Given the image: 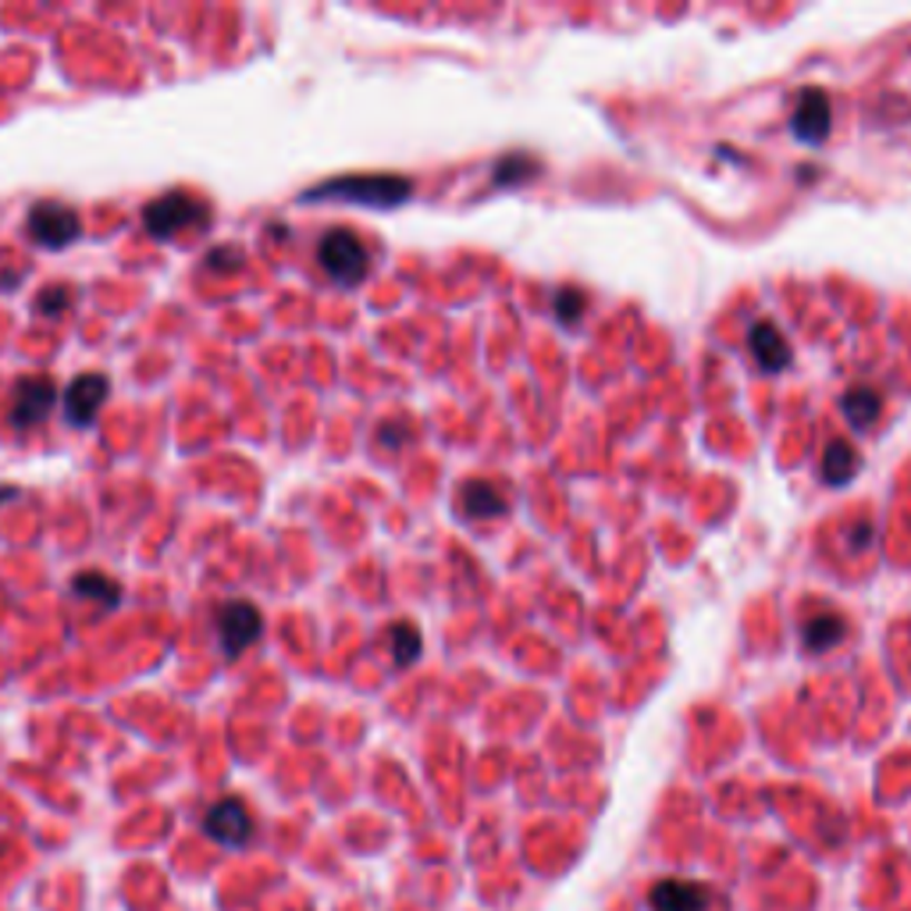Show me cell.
<instances>
[{
	"instance_id": "1",
	"label": "cell",
	"mask_w": 911,
	"mask_h": 911,
	"mask_svg": "<svg viewBox=\"0 0 911 911\" xmlns=\"http://www.w3.org/2000/svg\"><path fill=\"white\" fill-rule=\"evenodd\" d=\"M324 196L350 199V204H371V207H395L410 196V182L395 175H350V178H332L306 193V199H324Z\"/></svg>"
},
{
	"instance_id": "2",
	"label": "cell",
	"mask_w": 911,
	"mask_h": 911,
	"mask_svg": "<svg viewBox=\"0 0 911 911\" xmlns=\"http://www.w3.org/2000/svg\"><path fill=\"white\" fill-rule=\"evenodd\" d=\"M143 222H147V232L154 235V239H168V235H178L186 228L210 225V207L189 193H168L143 210Z\"/></svg>"
},
{
	"instance_id": "3",
	"label": "cell",
	"mask_w": 911,
	"mask_h": 911,
	"mask_svg": "<svg viewBox=\"0 0 911 911\" xmlns=\"http://www.w3.org/2000/svg\"><path fill=\"white\" fill-rule=\"evenodd\" d=\"M317 257H321V267L332 275L335 282L342 285H356L363 282V275H368V267H371V257H368V246H363L353 232H345V228H335V232H327L321 246H317Z\"/></svg>"
},
{
	"instance_id": "4",
	"label": "cell",
	"mask_w": 911,
	"mask_h": 911,
	"mask_svg": "<svg viewBox=\"0 0 911 911\" xmlns=\"http://www.w3.org/2000/svg\"><path fill=\"white\" fill-rule=\"evenodd\" d=\"M26 232H29V239L36 246H43V249H65L79 239V214L65 207V204H50V199H43V204H36L26 217Z\"/></svg>"
},
{
	"instance_id": "5",
	"label": "cell",
	"mask_w": 911,
	"mask_h": 911,
	"mask_svg": "<svg viewBox=\"0 0 911 911\" xmlns=\"http://www.w3.org/2000/svg\"><path fill=\"white\" fill-rule=\"evenodd\" d=\"M58 403V389L47 374H32L26 381H18L14 399H11V424L14 428H36L43 417Z\"/></svg>"
},
{
	"instance_id": "6",
	"label": "cell",
	"mask_w": 911,
	"mask_h": 911,
	"mask_svg": "<svg viewBox=\"0 0 911 911\" xmlns=\"http://www.w3.org/2000/svg\"><path fill=\"white\" fill-rule=\"evenodd\" d=\"M204 833L217 844H232L243 848L253 833V819L249 809L243 805L239 797H222L217 805H210V812L204 815Z\"/></svg>"
},
{
	"instance_id": "7",
	"label": "cell",
	"mask_w": 911,
	"mask_h": 911,
	"mask_svg": "<svg viewBox=\"0 0 911 911\" xmlns=\"http://www.w3.org/2000/svg\"><path fill=\"white\" fill-rule=\"evenodd\" d=\"M107 389H111V381H107L104 374H82V378L71 381L68 392H65L68 424H76V428L94 424V417L100 413L104 399H107Z\"/></svg>"
},
{
	"instance_id": "8",
	"label": "cell",
	"mask_w": 911,
	"mask_h": 911,
	"mask_svg": "<svg viewBox=\"0 0 911 911\" xmlns=\"http://www.w3.org/2000/svg\"><path fill=\"white\" fill-rule=\"evenodd\" d=\"M217 634H222L225 655H239L261 637V613L249 603H228L217 616Z\"/></svg>"
},
{
	"instance_id": "9",
	"label": "cell",
	"mask_w": 911,
	"mask_h": 911,
	"mask_svg": "<svg viewBox=\"0 0 911 911\" xmlns=\"http://www.w3.org/2000/svg\"><path fill=\"white\" fill-rule=\"evenodd\" d=\"M830 125H833L830 97L823 94V89H805V94L797 97L794 118H791L794 136L805 143H823L830 136Z\"/></svg>"
},
{
	"instance_id": "10",
	"label": "cell",
	"mask_w": 911,
	"mask_h": 911,
	"mask_svg": "<svg viewBox=\"0 0 911 911\" xmlns=\"http://www.w3.org/2000/svg\"><path fill=\"white\" fill-rule=\"evenodd\" d=\"M652 908L655 911H702L705 886L687 883V880H663L652 886Z\"/></svg>"
},
{
	"instance_id": "11",
	"label": "cell",
	"mask_w": 911,
	"mask_h": 911,
	"mask_svg": "<svg viewBox=\"0 0 911 911\" xmlns=\"http://www.w3.org/2000/svg\"><path fill=\"white\" fill-rule=\"evenodd\" d=\"M748 345H752V353L755 360L762 363L765 371H780L783 363L791 360V350H787V342H783V335L776 332V327L770 321H758L752 327V335H748Z\"/></svg>"
},
{
	"instance_id": "12",
	"label": "cell",
	"mask_w": 911,
	"mask_h": 911,
	"mask_svg": "<svg viewBox=\"0 0 911 911\" xmlns=\"http://www.w3.org/2000/svg\"><path fill=\"white\" fill-rule=\"evenodd\" d=\"M883 413V395L872 385H854L844 395V417L854 428H872Z\"/></svg>"
},
{
	"instance_id": "13",
	"label": "cell",
	"mask_w": 911,
	"mask_h": 911,
	"mask_svg": "<svg viewBox=\"0 0 911 911\" xmlns=\"http://www.w3.org/2000/svg\"><path fill=\"white\" fill-rule=\"evenodd\" d=\"M859 467H862V460H859V452H854L851 442L833 439V442L826 445V456H823V478H826L830 484H848V481L854 478V473H859Z\"/></svg>"
},
{
	"instance_id": "14",
	"label": "cell",
	"mask_w": 911,
	"mask_h": 911,
	"mask_svg": "<svg viewBox=\"0 0 911 911\" xmlns=\"http://www.w3.org/2000/svg\"><path fill=\"white\" fill-rule=\"evenodd\" d=\"M801 637H805V648L830 652L844 637V619L836 613H815L805 624V630H801Z\"/></svg>"
},
{
	"instance_id": "15",
	"label": "cell",
	"mask_w": 911,
	"mask_h": 911,
	"mask_svg": "<svg viewBox=\"0 0 911 911\" xmlns=\"http://www.w3.org/2000/svg\"><path fill=\"white\" fill-rule=\"evenodd\" d=\"M463 509H467V517H499L506 509V499L491 484L473 481L463 488Z\"/></svg>"
},
{
	"instance_id": "16",
	"label": "cell",
	"mask_w": 911,
	"mask_h": 911,
	"mask_svg": "<svg viewBox=\"0 0 911 911\" xmlns=\"http://www.w3.org/2000/svg\"><path fill=\"white\" fill-rule=\"evenodd\" d=\"M71 588H76V595L97 598V603H104V606H118V595H121V588L104 574H82V577H76V585Z\"/></svg>"
},
{
	"instance_id": "17",
	"label": "cell",
	"mask_w": 911,
	"mask_h": 911,
	"mask_svg": "<svg viewBox=\"0 0 911 911\" xmlns=\"http://www.w3.org/2000/svg\"><path fill=\"white\" fill-rule=\"evenodd\" d=\"M389 645H392V655L399 666H410L417 655H421V634L410 624H395L392 634H389Z\"/></svg>"
},
{
	"instance_id": "18",
	"label": "cell",
	"mask_w": 911,
	"mask_h": 911,
	"mask_svg": "<svg viewBox=\"0 0 911 911\" xmlns=\"http://www.w3.org/2000/svg\"><path fill=\"white\" fill-rule=\"evenodd\" d=\"M71 288H65V285H53V288H47V293H40L36 296V310H40V314H65V310L71 306Z\"/></svg>"
},
{
	"instance_id": "19",
	"label": "cell",
	"mask_w": 911,
	"mask_h": 911,
	"mask_svg": "<svg viewBox=\"0 0 911 911\" xmlns=\"http://www.w3.org/2000/svg\"><path fill=\"white\" fill-rule=\"evenodd\" d=\"M580 310H585V296L574 293V288H567V293H559V300H556V314H559L562 321L574 324Z\"/></svg>"
},
{
	"instance_id": "20",
	"label": "cell",
	"mask_w": 911,
	"mask_h": 911,
	"mask_svg": "<svg viewBox=\"0 0 911 911\" xmlns=\"http://www.w3.org/2000/svg\"><path fill=\"white\" fill-rule=\"evenodd\" d=\"M869 535H872V527H869V523L862 520V523H859V527H854V531H851V538H854L851 545H854V549H862V545H865V538H869Z\"/></svg>"
}]
</instances>
